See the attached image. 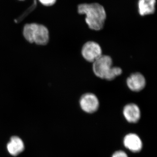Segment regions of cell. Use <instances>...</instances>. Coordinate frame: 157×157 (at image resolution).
Here are the masks:
<instances>
[{"instance_id":"obj_4","label":"cell","mask_w":157,"mask_h":157,"mask_svg":"<svg viewBox=\"0 0 157 157\" xmlns=\"http://www.w3.org/2000/svg\"><path fill=\"white\" fill-rule=\"evenodd\" d=\"M79 105L83 111L92 113L97 111L99 107V101L96 95L88 93L81 96L79 100Z\"/></svg>"},{"instance_id":"obj_7","label":"cell","mask_w":157,"mask_h":157,"mask_svg":"<svg viewBox=\"0 0 157 157\" xmlns=\"http://www.w3.org/2000/svg\"><path fill=\"white\" fill-rule=\"evenodd\" d=\"M123 114L128 122L137 123L140 120V111L137 104L131 103L127 104L123 109Z\"/></svg>"},{"instance_id":"obj_1","label":"cell","mask_w":157,"mask_h":157,"mask_svg":"<svg viewBox=\"0 0 157 157\" xmlns=\"http://www.w3.org/2000/svg\"><path fill=\"white\" fill-rule=\"evenodd\" d=\"M78 12L85 15L86 22L91 29L99 31L104 28L107 14L104 7L100 4H80L78 7Z\"/></svg>"},{"instance_id":"obj_2","label":"cell","mask_w":157,"mask_h":157,"mask_svg":"<svg viewBox=\"0 0 157 157\" xmlns=\"http://www.w3.org/2000/svg\"><path fill=\"white\" fill-rule=\"evenodd\" d=\"M93 70L97 77L104 79L113 67V60L109 56H101L94 62Z\"/></svg>"},{"instance_id":"obj_8","label":"cell","mask_w":157,"mask_h":157,"mask_svg":"<svg viewBox=\"0 0 157 157\" xmlns=\"http://www.w3.org/2000/svg\"><path fill=\"white\" fill-rule=\"evenodd\" d=\"M124 144L126 148L134 152L140 151L142 147V141L140 137L135 134L127 135L124 138Z\"/></svg>"},{"instance_id":"obj_11","label":"cell","mask_w":157,"mask_h":157,"mask_svg":"<svg viewBox=\"0 0 157 157\" xmlns=\"http://www.w3.org/2000/svg\"><path fill=\"white\" fill-rule=\"evenodd\" d=\"M34 23L29 24L25 26L23 29V36L27 41L30 43H33V32Z\"/></svg>"},{"instance_id":"obj_13","label":"cell","mask_w":157,"mask_h":157,"mask_svg":"<svg viewBox=\"0 0 157 157\" xmlns=\"http://www.w3.org/2000/svg\"><path fill=\"white\" fill-rule=\"evenodd\" d=\"M39 2L46 6H50L53 5L56 2V0H39Z\"/></svg>"},{"instance_id":"obj_3","label":"cell","mask_w":157,"mask_h":157,"mask_svg":"<svg viewBox=\"0 0 157 157\" xmlns=\"http://www.w3.org/2000/svg\"><path fill=\"white\" fill-rule=\"evenodd\" d=\"M81 54L86 60L90 63H94L102 55V48L97 42L89 41L82 46Z\"/></svg>"},{"instance_id":"obj_15","label":"cell","mask_w":157,"mask_h":157,"mask_svg":"<svg viewBox=\"0 0 157 157\" xmlns=\"http://www.w3.org/2000/svg\"><path fill=\"white\" fill-rule=\"evenodd\" d=\"M20 1H24V0H20Z\"/></svg>"},{"instance_id":"obj_5","label":"cell","mask_w":157,"mask_h":157,"mask_svg":"<svg viewBox=\"0 0 157 157\" xmlns=\"http://www.w3.org/2000/svg\"><path fill=\"white\" fill-rule=\"evenodd\" d=\"M127 86L132 91L140 92L145 87L146 84V79L144 76L140 73H135L131 74L127 78Z\"/></svg>"},{"instance_id":"obj_9","label":"cell","mask_w":157,"mask_h":157,"mask_svg":"<svg viewBox=\"0 0 157 157\" xmlns=\"http://www.w3.org/2000/svg\"><path fill=\"white\" fill-rule=\"evenodd\" d=\"M7 149L10 154L15 156L24 150V144L19 137L13 136L7 144Z\"/></svg>"},{"instance_id":"obj_12","label":"cell","mask_w":157,"mask_h":157,"mask_svg":"<svg viewBox=\"0 0 157 157\" xmlns=\"http://www.w3.org/2000/svg\"><path fill=\"white\" fill-rule=\"evenodd\" d=\"M122 73V70L121 68L117 67H112L104 79L108 81H111L115 79L117 76H119Z\"/></svg>"},{"instance_id":"obj_14","label":"cell","mask_w":157,"mask_h":157,"mask_svg":"<svg viewBox=\"0 0 157 157\" xmlns=\"http://www.w3.org/2000/svg\"><path fill=\"white\" fill-rule=\"evenodd\" d=\"M112 157H128L127 154L125 152L122 151H118L115 152Z\"/></svg>"},{"instance_id":"obj_10","label":"cell","mask_w":157,"mask_h":157,"mask_svg":"<svg viewBox=\"0 0 157 157\" xmlns=\"http://www.w3.org/2000/svg\"><path fill=\"white\" fill-rule=\"evenodd\" d=\"M156 0H139L138 11L141 16L150 15L154 13L155 10Z\"/></svg>"},{"instance_id":"obj_6","label":"cell","mask_w":157,"mask_h":157,"mask_svg":"<svg viewBox=\"0 0 157 157\" xmlns=\"http://www.w3.org/2000/svg\"><path fill=\"white\" fill-rule=\"evenodd\" d=\"M33 40V42L37 45H46L49 40V33L48 29L45 26L34 23Z\"/></svg>"}]
</instances>
